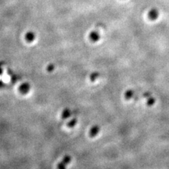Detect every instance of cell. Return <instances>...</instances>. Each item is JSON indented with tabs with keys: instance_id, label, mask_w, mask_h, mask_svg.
<instances>
[{
	"instance_id": "cell-1",
	"label": "cell",
	"mask_w": 169,
	"mask_h": 169,
	"mask_svg": "<svg viewBox=\"0 0 169 169\" xmlns=\"http://www.w3.org/2000/svg\"><path fill=\"white\" fill-rule=\"evenodd\" d=\"M30 89V86L29 83H23L19 87V91L21 94H27L29 92Z\"/></svg>"
},
{
	"instance_id": "cell-2",
	"label": "cell",
	"mask_w": 169,
	"mask_h": 169,
	"mask_svg": "<svg viewBox=\"0 0 169 169\" xmlns=\"http://www.w3.org/2000/svg\"><path fill=\"white\" fill-rule=\"evenodd\" d=\"M148 16L151 20H156L158 16V11L156 9H152L148 13Z\"/></svg>"
},
{
	"instance_id": "cell-3",
	"label": "cell",
	"mask_w": 169,
	"mask_h": 169,
	"mask_svg": "<svg viewBox=\"0 0 169 169\" xmlns=\"http://www.w3.org/2000/svg\"><path fill=\"white\" fill-rule=\"evenodd\" d=\"M99 130L100 128L98 125H95V126H94L93 128H92V129L90 130V131H89V137H95V136L97 135V133H99Z\"/></svg>"
},
{
	"instance_id": "cell-4",
	"label": "cell",
	"mask_w": 169,
	"mask_h": 169,
	"mask_svg": "<svg viewBox=\"0 0 169 169\" xmlns=\"http://www.w3.org/2000/svg\"><path fill=\"white\" fill-rule=\"evenodd\" d=\"M99 32H96V31H94V32H92L89 35V39L91 40V41L92 42H97L98 41L99 39Z\"/></svg>"
},
{
	"instance_id": "cell-5",
	"label": "cell",
	"mask_w": 169,
	"mask_h": 169,
	"mask_svg": "<svg viewBox=\"0 0 169 169\" xmlns=\"http://www.w3.org/2000/svg\"><path fill=\"white\" fill-rule=\"evenodd\" d=\"M35 35L34 32H27V34L25 35V39H26V40L28 42H32L35 40Z\"/></svg>"
},
{
	"instance_id": "cell-6",
	"label": "cell",
	"mask_w": 169,
	"mask_h": 169,
	"mask_svg": "<svg viewBox=\"0 0 169 169\" xmlns=\"http://www.w3.org/2000/svg\"><path fill=\"white\" fill-rule=\"evenodd\" d=\"M71 111H70L68 109H64V111H63L62 113V118L64 119H68V117L71 116Z\"/></svg>"
},
{
	"instance_id": "cell-7",
	"label": "cell",
	"mask_w": 169,
	"mask_h": 169,
	"mask_svg": "<svg viewBox=\"0 0 169 169\" xmlns=\"http://www.w3.org/2000/svg\"><path fill=\"white\" fill-rule=\"evenodd\" d=\"M134 95H135V92H133V90H128L125 92V97L126 99H131L133 96H134Z\"/></svg>"
},
{
	"instance_id": "cell-8",
	"label": "cell",
	"mask_w": 169,
	"mask_h": 169,
	"mask_svg": "<svg viewBox=\"0 0 169 169\" xmlns=\"http://www.w3.org/2000/svg\"><path fill=\"white\" fill-rule=\"evenodd\" d=\"M76 122H77V120H76V119H73L72 121H70L69 123H68V126L69 127V128H72V127L75 126V125L76 124Z\"/></svg>"
},
{
	"instance_id": "cell-9",
	"label": "cell",
	"mask_w": 169,
	"mask_h": 169,
	"mask_svg": "<svg viewBox=\"0 0 169 169\" xmlns=\"http://www.w3.org/2000/svg\"><path fill=\"white\" fill-rule=\"evenodd\" d=\"M53 69H54V66H53V65H50V66H49L48 67V71H53Z\"/></svg>"
}]
</instances>
